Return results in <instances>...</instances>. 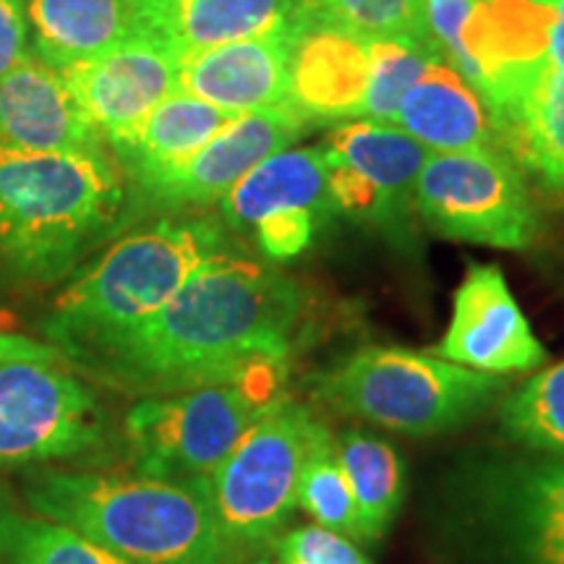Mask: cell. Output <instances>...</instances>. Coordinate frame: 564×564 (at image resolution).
I'll return each mask as SVG.
<instances>
[{
    "label": "cell",
    "mask_w": 564,
    "mask_h": 564,
    "mask_svg": "<svg viewBox=\"0 0 564 564\" xmlns=\"http://www.w3.org/2000/svg\"><path fill=\"white\" fill-rule=\"evenodd\" d=\"M301 308L295 280L225 249L150 319L70 364L141 398L230 384L257 364L288 361Z\"/></svg>",
    "instance_id": "6da1fadb"
},
{
    "label": "cell",
    "mask_w": 564,
    "mask_h": 564,
    "mask_svg": "<svg viewBox=\"0 0 564 564\" xmlns=\"http://www.w3.org/2000/svg\"><path fill=\"white\" fill-rule=\"evenodd\" d=\"M126 175L112 152L32 154L0 147V278L63 280L121 228Z\"/></svg>",
    "instance_id": "7a4b0ae2"
},
{
    "label": "cell",
    "mask_w": 564,
    "mask_h": 564,
    "mask_svg": "<svg viewBox=\"0 0 564 564\" xmlns=\"http://www.w3.org/2000/svg\"><path fill=\"white\" fill-rule=\"evenodd\" d=\"M24 499L129 564H230L204 481L45 470Z\"/></svg>",
    "instance_id": "3957f363"
},
{
    "label": "cell",
    "mask_w": 564,
    "mask_h": 564,
    "mask_svg": "<svg viewBox=\"0 0 564 564\" xmlns=\"http://www.w3.org/2000/svg\"><path fill=\"white\" fill-rule=\"evenodd\" d=\"M230 249L215 217H165L118 238L68 282L45 329L66 361L160 312L204 262Z\"/></svg>",
    "instance_id": "277c9868"
},
{
    "label": "cell",
    "mask_w": 564,
    "mask_h": 564,
    "mask_svg": "<svg viewBox=\"0 0 564 564\" xmlns=\"http://www.w3.org/2000/svg\"><path fill=\"white\" fill-rule=\"evenodd\" d=\"M507 392L505 377L405 348H361L314 379L335 413L408 436L465 426Z\"/></svg>",
    "instance_id": "5b68a950"
},
{
    "label": "cell",
    "mask_w": 564,
    "mask_h": 564,
    "mask_svg": "<svg viewBox=\"0 0 564 564\" xmlns=\"http://www.w3.org/2000/svg\"><path fill=\"white\" fill-rule=\"evenodd\" d=\"M288 364L264 361L238 382L144 398L126 415L137 476L202 481L225 460L251 423L282 398Z\"/></svg>",
    "instance_id": "8992f818"
},
{
    "label": "cell",
    "mask_w": 564,
    "mask_h": 564,
    "mask_svg": "<svg viewBox=\"0 0 564 564\" xmlns=\"http://www.w3.org/2000/svg\"><path fill=\"white\" fill-rule=\"evenodd\" d=\"M322 429L306 405L280 398L202 478L230 554L270 544L288 523L299 507L303 463Z\"/></svg>",
    "instance_id": "52a82bcc"
},
{
    "label": "cell",
    "mask_w": 564,
    "mask_h": 564,
    "mask_svg": "<svg viewBox=\"0 0 564 564\" xmlns=\"http://www.w3.org/2000/svg\"><path fill=\"white\" fill-rule=\"evenodd\" d=\"M413 207L440 236L494 249L523 251L541 230L523 171L494 144L429 154Z\"/></svg>",
    "instance_id": "ba28073f"
},
{
    "label": "cell",
    "mask_w": 564,
    "mask_h": 564,
    "mask_svg": "<svg viewBox=\"0 0 564 564\" xmlns=\"http://www.w3.org/2000/svg\"><path fill=\"white\" fill-rule=\"evenodd\" d=\"M102 436L97 394L66 366L0 364V468L68 460Z\"/></svg>",
    "instance_id": "9c48e42d"
},
{
    "label": "cell",
    "mask_w": 564,
    "mask_h": 564,
    "mask_svg": "<svg viewBox=\"0 0 564 564\" xmlns=\"http://www.w3.org/2000/svg\"><path fill=\"white\" fill-rule=\"evenodd\" d=\"M324 154L333 207L356 220L400 225L432 152L398 126L364 118L335 129Z\"/></svg>",
    "instance_id": "30bf717a"
},
{
    "label": "cell",
    "mask_w": 564,
    "mask_h": 564,
    "mask_svg": "<svg viewBox=\"0 0 564 564\" xmlns=\"http://www.w3.org/2000/svg\"><path fill=\"white\" fill-rule=\"evenodd\" d=\"M552 24V0H476L465 24V51L476 63V91L494 129H510L525 95L549 68Z\"/></svg>",
    "instance_id": "8fae6325"
},
{
    "label": "cell",
    "mask_w": 564,
    "mask_h": 564,
    "mask_svg": "<svg viewBox=\"0 0 564 564\" xmlns=\"http://www.w3.org/2000/svg\"><path fill=\"white\" fill-rule=\"evenodd\" d=\"M108 150L131 137L150 112L178 91L181 55L144 32L97 58L61 68Z\"/></svg>",
    "instance_id": "7c38bea8"
},
{
    "label": "cell",
    "mask_w": 564,
    "mask_h": 564,
    "mask_svg": "<svg viewBox=\"0 0 564 564\" xmlns=\"http://www.w3.org/2000/svg\"><path fill=\"white\" fill-rule=\"evenodd\" d=\"M303 118L285 110H257L232 118L202 150L167 171L133 181L141 202L158 207H207L220 204L232 186L259 162L301 137Z\"/></svg>",
    "instance_id": "4fadbf2b"
},
{
    "label": "cell",
    "mask_w": 564,
    "mask_h": 564,
    "mask_svg": "<svg viewBox=\"0 0 564 564\" xmlns=\"http://www.w3.org/2000/svg\"><path fill=\"white\" fill-rule=\"evenodd\" d=\"M436 356L465 369L507 377L546 361V348L497 264H474L455 293L453 319Z\"/></svg>",
    "instance_id": "5bb4252c"
},
{
    "label": "cell",
    "mask_w": 564,
    "mask_h": 564,
    "mask_svg": "<svg viewBox=\"0 0 564 564\" xmlns=\"http://www.w3.org/2000/svg\"><path fill=\"white\" fill-rule=\"evenodd\" d=\"M0 147L53 154L105 150L108 144L63 79V70L26 51L0 79Z\"/></svg>",
    "instance_id": "9a60e30c"
},
{
    "label": "cell",
    "mask_w": 564,
    "mask_h": 564,
    "mask_svg": "<svg viewBox=\"0 0 564 564\" xmlns=\"http://www.w3.org/2000/svg\"><path fill=\"white\" fill-rule=\"evenodd\" d=\"M295 40L299 34H267L183 55L178 91L236 116L257 110L295 112L291 105Z\"/></svg>",
    "instance_id": "2e32d148"
},
{
    "label": "cell",
    "mask_w": 564,
    "mask_h": 564,
    "mask_svg": "<svg viewBox=\"0 0 564 564\" xmlns=\"http://www.w3.org/2000/svg\"><path fill=\"white\" fill-rule=\"evenodd\" d=\"M144 32L192 55L267 34H301L316 24L308 0H171L160 9L141 11Z\"/></svg>",
    "instance_id": "e0dca14e"
},
{
    "label": "cell",
    "mask_w": 564,
    "mask_h": 564,
    "mask_svg": "<svg viewBox=\"0 0 564 564\" xmlns=\"http://www.w3.org/2000/svg\"><path fill=\"white\" fill-rule=\"evenodd\" d=\"M369 42L333 24L308 26L291 53V105L308 118H358L369 87Z\"/></svg>",
    "instance_id": "ac0fdd59"
},
{
    "label": "cell",
    "mask_w": 564,
    "mask_h": 564,
    "mask_svg": "<svg viewBox=\"0 0 564 564\" xmlns=\"http://www.w3.org/2000/svg\"><path fill=\"white\" fill-rule=\"evenodd\" d=\"M30 53L55 68L123 45L144 34V17L133 0H26Z\"/></svg>",
    "instance_id": "d6986e66"
},
{
    "label": "cell",
    "mask_w": 564,
    "mask_h": 564,
    "mask_svg": "<svg viewBox=\"0 0 564 564\" xmlns=\"http://www.w3.org/2000/svg\"><path fill=\"white\" fill-rule=\"evenodd\" d=\"M484 507L518 554L564 544V457L494 470L484 484Z\"/></svg>",
    "instance_id": "ffe728a7"
},
{
    "label": "cell",
    "mask_w": 564,
    "mask_h": 564,
    "mask_svg": "<svg viewBox=\"0 0 564 564\" xmlns=\"http://www.w3.org/2000/svg\"><path fill=\"white\" fill-rule=\"evenodd\" d=\"M392 126L429 152H465L491 147L494 121L478 91L444 61H432L400 102Z\"/></svg>",
    "instance_id": "44dd1931"
},
{
    "label": "cell",
    "mask_w": 564,
    "mask_h": 564,
    "mask_svg": "<svg viewBox=\"0 0 564 564\" xmlns=\"http://www.w3.org/2000/svg\"><path fill=\"white\" fill-rule=\"evenodd\" d=\"M333 207L327 183V154L316 147L282 150L243 175L220 202L228 230H253L262 217L282 209L319 212Z\"/></svg>",
    "instance_id": "7402d4cb"
},
{
    "label": "cell",
    "mask_w": 564,
    "mask_h": 564,
    "mask_svg": "<svg viewBox=\"0 0 564 564\" xmlns=\"http://www.w3.org/2000/svg\"><path fill=\"white\" fill-rule=\"evenodd\" d=\"M232 118H238L236 112L215 108V105L186 95V91H173L129 139L112 147L110 152L131 183L150 178V175L167 171V167L192 158Z\"/></svg>",
    "instance_id": "603a6c76"
},
{
    "label": "cell",
    "mask_w": 564,
    "mask_h": 564,
    "mask_svg": "<svg viewBox=\"0 0 564 564\" xmlns=\"http://www.w3.org/2000/svg\"><path fill=\"white\" fill-rule=\"evenodd\" d=\"M335 444L356 502L361 541H379L403 507L405 465L392 444L361 429H348Z\"/></svg>",
    "instance_id": "cb8c5ba5"
},
{
    "label": "cell",
    "mask_w": 564,
    "mask_h": 564,
    "mask_svg": "<svg viewBox=\"0 0 564 564\" xmlns=\"http://www.w3.org/2000/svg\"><path fill=\"white\" fill-rule=\"evenodd\" d=\"M505 133L531 171L564 188V70H544Z\"/></svg>",
    "instance_id": "d4e9b609"
},
{
    "label": "cell",
    "mask_w": 564,
    "mask_h": 564,
    "mask_svg": "<svg viewBox=\"0 0 564 564\" xmlns=\"http://www.w3.org/2000/svg\"><path fill=\"white\" fill-rule=\"evenodd\" d=\"M0 564H129L74 528L0 507Z\"/></svg>",
    "instance_id": "484cf974"
},
{
    "label": "cell",
    "mask_w": 564,
    "mask_h": 564,
    "mask_svg": "<svg viewBox=\"0 0 564 564\" xmlns=\"http://www.w3.org/2000/svg\"><path fill=\"white\" fill-rule=\"evenodd\" d=\"M499 423L512 444L564 457V361L549 366L507 394Z\"/></svg>",
    "instance_id": "4316f807"
},
{
    "label": "cell",
    "mask_w": 564,
    "mask_h": 564,
    "mask_svg": "<svg viewBox=\"0 0 564 564\" xmlns=\"http://www.w3.org/2000/svg\"><path fill=\"white\" fill-rule=\"evenodd\" d=\"M295 505L306 514H312L316 525L361 541L356 502H352V491L348 478H345L340 457H337L335 436L329 434L327 426L316 434L306 463H303Z\"/></svg>",
    "instance_id": "83f0119b"
},
{
    "label": "cell",
    "mask_w": 564,
    "mask_h": 564,
    "mask_svg": "<svg viewBox=\"0 0 564 564\" xmlns=\"http://www.w3.org/2000/svg\"><path fill=\"white\" fill-rule=\"evenodd\" d=\"M308 3L322 24L340 26L366 42L403 40L440 55L429 32L423 0H308Z\"/></svg>",
    "instance_id": "f1b7e54d"
},
{
    "label": "cell",
    "mask_w": 564,
    "mask_h": 564,
    "mask_svg": "<svg viewBox=\"0 0 564 564\" xmlns=\"http://www.w3.org/2000/svg\"><path fill=\"white\" fill-rule=\"evenodd\" d=\"M369 55L371 74L361 116L366 121L377 123H392L394 116H398L400 102L405 100L413 84L421 79L429 63L442 61L429 47L411 45V42L403 40L369 42Z\"/></svg>",
    "instance_id": "f546056e"
},
{
    "label": "cell",
    "mask_w": 564,
    "mask_h": 564,
    "mask_svg": "<svg viewBox=\"0 0 564 564\" xmlns=\"http://www.w3.org/2000/svg\"><path fill=\"white\" fill-rule=\"evenodd\" d=\"M280 564H371L348 535L322 525L295 528L278 541Z\"/></svg>",
    "instance_id": "4dcf8cb0"
},
{
    "label": "cell",
    "mask_w": 564,
    "mask_h": 564,
    "mask_svg": "<svg viewBox=\"0 0 564 564\" xmlns=\"http://www.w3.org/2000/svg\"><path fill=\"white\" fill-rule=\"evenodd\" d=\"M316 215L308 209H282L272 212L253 225L257 232V246L272 262H288L306 251L314 238Z\"/></svg>",
    "instance_id": "1f68e13d"
},
{
    "label": "cell",
    "mask_w": 564,
    "mask_h": 564,
    "mask_svg": "<svg viewBox=\"0 0 564 564\" xmlns=\"http://www.w3.org/2000/svg\"><path fill=\"white\" fill-rule=\"evenodd\" d=\"M30 51L26 0H0V79Z\"/></svg>",
    "instance_id": "d6a6232c"
},
{
    "label": "cell",
    "mask_w": 564,
    "mask_h": 564,
    "mask_svg": "<svg viewBox=\"0 0 564 564\" xmlns=\"http://www.w3.org/2000/svg\"><path fill=\"white\" fill-rule=\"evenodd\" d=\"M55 364L66 366V356L53 343L34 340L26 335H13L0 329V364Z\"/></svg>",
    "instance_id": "836d02e7"
},
{
    "label": "cell",
    "mask_w": 564,
    "mask_h": 564,
    "mask_svg": "<svg viewBox=\"0 0 564 564\" xmlns=\"http://www.w3.org/2000/svg\"><path fill=\"white\" fill-rule=\"evenodd\" d=\"M554 3V24L549 37V70H564V0Z\"/></svg>",
    "instance_id": "e575fe53"
},
{
    "label": "cell",
    "mask_w": 564,
    "mask_h": 564,
    "mask_svg": "<svg viewBox=\"0 0 564 564\" xmlns=\"http://www.w3.org/2000/svg\"><path fill=\"white\" fill-rule=\"evenodd\" d=\"M523 564H564V544L533 549V552L518 554Z\"/></svg>",
    "instance_id": "d590c367"
},
{
    "label": "cell",
    "mask_w": 564,
    "mask_h": 564,
    "mask_svg": "<svg viewBox=\"0 0 564 564\" xmlns=\"http://www.w3.org/2000/svg\"><path fill=\"white\" fill-rule=\"evenodd\" d=\"M133 3H137L141 11H152V9H160V6L171 3V0H133Z\"/></svg>",
    "instance_id": "8d00e7d4"
},
{
    "label": "cell",
    "mask_w": 564,
    "mask_h": 564,
    "mask_svg": "<svg viewBox=\"0 0 564 564\" xmlns=\"http://www.w3.org/2000/svg\"><path fill=\"white\" fill-rule=\"evenodd\" d=\"M257 564H270V562H257Z\"/></svg>",
    "instance_id": "74e56055"
}]
</instances>
